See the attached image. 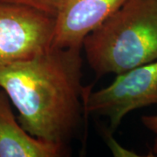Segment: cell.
I'll return each instance as SVG.
<instances>
[{"mask_svg": "<svg viewBox=\"0 0 157 157\" xmlns=\"http://www.w3.org/2000/svg\"><path fill=\"white\" fill-rule=\"evenodd\" d=\"M10 99L0 88V157H59L66 146L37 139L23 128L11 110Z\"/></svg>", "mask_w": 157, "mask_h": 157, "instance_id": "cell-6", "label": "cell"}, {"mask_svg": "<svg viewBox=\"0 0 157 157\" xmlns=\"http://www.w3.org/2000/svg\"><path fill=\"white\" fill-rule=\"evenodd\" d=\"M157 105V61L116 75L109 86L95 92L87 86L83 97L84 114L107 117L109 131L138 108Z\"/></svg>", "mask_w": 157, "mask_h": 157, "instance_id": "cell-3", "label": "cell"}, {"mask_svg": "<svg viewBox=\"0 0 157 157\" xmlns=\"http://www.w3.org/2000/svg\"><path fill=\"white\" fill-rule=\"evenodd\" d=\"M81 49L52 46L31 59L0 66V88L29 135L66 146L76 133L87 87L81 82Z\"/></svg>", "mask_w": 157, "mask_h": 157, "instance_id": "cell-1", "label": "cell"}, {"mask_svg": "<svg viewBox=\"0 0 157 157\" xmlns=\"http://www.w3.org/2000/svg\"><path fill=\"white\" fill-rule=\"evenodd\" d=\"M141 122L144 127L152 132L155 135V140L152 146V152L157 155V115H143Z\"/></svg>", "mask_w": 157, "mask_h": 157, "instance_id": "cell-8", "label": "cell"}, {"mask_svg": "<svg viewBox=\"0 0 157 157\" xmlns=\"http://www.w3.org/2000/svg\"><path fill=\"white\" fill-rule=\"evenodd\" d=\"M129 0H61L52 47H82L85 38Z\"/></svg>", "mask_w": 157, "mask_h": 157, "instance_id": "cell-5", "label": "cell"}, {"mask_svg": "<svg viewBox=\"0 0 157 157\" xmlns=\"http://www.w3.org/2000/svg\"><path fill=\"white\" fill-rule=\"evenodd\" d=\"M0 1L29 6L55 17L58 7L61 0H0Z\"/></svg>", "mask_w": 157, "mask_h": 157, "instance_id": "cell-7", "label": "cell"}, {"mask_svg": "<svg viewBox=\"0 0 157 157\" xmlns=\"http://www.w3.org/2000/svg\"><path fill=\"white\" fill-rule=\"evenodd\" d=\"M55 17L0 1V66L28 59L52 47Z\"/></svg>", "mask_w": 157, "mask_h": 157, "instance_id": "cell-4", "label": "cell"}, {"mask_svg": "<svg viewBox=\"0 0 157 157\" xmlns=\"http://www.w3.org/2000/svg\"><path fill=\"white\" fill-rule=\"evenodd\" d=\"M86 61L101 78L157 61V0H129L83 40Z\"/></svg>", "mask_w": 157, "mask_h": 157, "instance_id": "cell-2", "label": "cell"}]
</instances>
